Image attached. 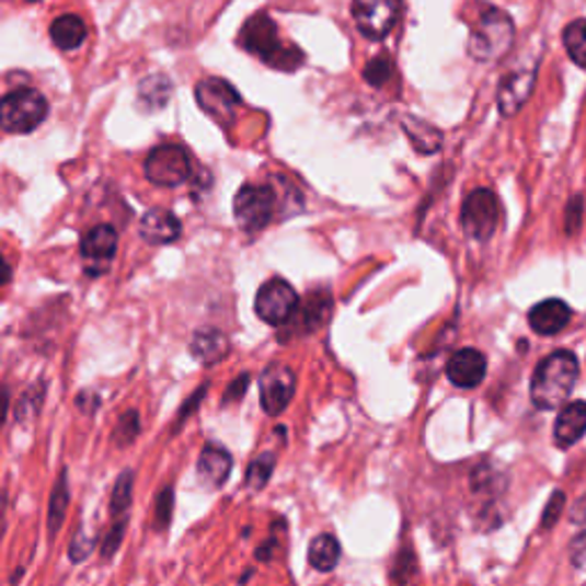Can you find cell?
<instances>
[{
  "instance_id": "cell-1",
  "label": "cell",
  "mask_w": 586,
  "mask_h": 586,
  "mask_svg": "<svg viewBox=\"0 0 586 586\" xmlns=\"http://www.w3.org/2000/svg\"><path fill=\"white\" fill-rule=\"evenodd\" d=\"M579 376L577 358L571 351H556L537 367L531 378V401L541 411L564 405Z\"/></svg>"
},
{
  "instance_id": "cell-2",
  "label": "cell",
  "mask_w": 586,
  "mask_h": 586,
  "mask_svg": "<svg viewBox=\"0 0 586 586\" xmlns=\"http://www.w3.org/2000/svg\"><path fill=\"white\" fill-rule=\"evenodd\" d=\"M239 42L245 50H250V54L260 56L264 62H268L271 67H277V69L291 71V69H298L302 62V54L298 48L285 46L283 42H279L277 25L266 14L252 16L243 25Z\"/></svg>"
},
{
  "instance_id": "cell-3",
  "label": "cell",
  "mask_w": 586,
  "mask_h": 586,
  "mask_svg": "<svg viewBox=\"0 0 586 586\" xmlns=\"http://www.w3.org/2000/svg\"><path fill=\"white\" fill-rule=\"evenodd\" d=\"M516 37L514 21L497 8L483 12L468 39V54L479 62H497L502 60Z\"/></svg>"
},
{
  "instance_id": "cell-4",
  "label": "cell",
  "mask_w": 586,
  "mask_h": 586,
  "mask_svg": "<svg viewBox=\"0 0 586 586\" xmlns=\"http://www.w3.org/2000/svg\"><path fill=\"white\" fill-rule=\"evenodd\" d=\"M48 101L42 92L21 88L5 94L0 104V124L8 134H31L46 119Z\"/></svg>"
},
{
  "instance_id": "cell-5",
  "label": "cell",
  "mask_w": 586,
  "mask_h": 586,
  "mask_svg": "<svg viewBox=\"0 0 586 586\" xmlns=\"http://www.w3.org/2000/svg\"><path fill=\"white\" fill-rule=\"evenodd\" d=\"M145 174L151 184L174 188L191 176V157L180 145H161L151 149L145 161Z\"/></svg>"
},
{
  "instance_id": "cell-6",
  "label": "cell",
  "mask_w": 586,
  "mask_h": 586,
  "mask_svg": "<svg viewBox=\"0 0 586 586\" xmlns=\"http://www.w3.org/2000/svg\"><path fill=\"white\" fill-rule=\"evenodd\" d=\"M463 232L472 241H489L499 225V202L493 191L479 188L468 195L461 211Z\"/></svg>"
},
{
  "instance_id": "cell-7",
  "label": "cell",
  "mask_w": 586,
  "mask_h": 586,
  "mask_svg": "<svg viewBox=\"0 0 586 586\" xmlns=\"http://www.w3.org/2000/svg\"><path fill=\"white\" fill-rule=\"evenodd\" d=\"M403 12V0H353V19L358 31L378 42L386 39Z\"/></svg>"
},
{
  "instance_id": "cell-8",
  "label": "cell",
  "mask_w": 586,
  "mask_h": 586,
  "mask_svg": "<svg viewBox=\"0 0 586 586\" xmlns=\"http://www.w3.org/2000/svg\"><path fill=\"white\" fill-rule=\"evenodd\" d=\"M275 207L277 197L271 186L248 184L234 197V218L243 229L254 232V229H262L273 220Z\"/></svg>"
},
{
  "instance_id": "cell-9",
  "label": "cell",
  "mask_w": 586,
  "mask_h": 586,
  "mask_svg": "<svg viewBox=\"0 0 586 586\" xmlns=\"http://www.w3.org/2000/svg\"><path fill=\"white\" fill-rule=\"evenodd\" d=\"M254 312L268 325H285L298 312V294L285 279H268L254 298Z\"/></svg>"
},
{
  "instance_id": "cell-10",
  "label": "cell",
  "mask_w": 586,
  "mask_h": 586,
  "mask_svg": "<svg viewBox=\"0 0 586 586\" xmlns=\"http://www.w3.org/2000/svg\"><path fill=\"white\" fill-rule=\"evenodd\" d=\"M195 96L199 108L214 117L218 124H227L234 117L237 108L241 106L239 92L220 79H207L199 81L195 88Z\"/></svg>"
},
{
  "instance_id": "cell-11",
  "label": "cell",
  "mask_w": 586,
  "mask_h": 586,
  "mask_svg": "<svg viewBox=\"0 0 586 586\" xmlns=\"http://www.w3.org/2000/svg\"><path fill=\"white\" fill-rule=\"evenodd\" d=\"M262 405L268 415H279L296 392V374L285 365H271L260 380Z\"/></svg>"
},
{
  "instance_id": "cell-12",
  "label": "cell",
  "mask_w": 586,
  "mask_h": 586,
  "mask_svg": "<svg viewBox=\"0 0 586 586\" xmlns=\"http://www.w3.org/2000/svg\"><path fill=\"white\" fill-rule=\"evenodd\" d=\"M115 252H117V232L111 225H96L94 229H90L81 243L83 262L88 266L92 264V268H88L92 277H96L101 271H106L111 266Z\"/></svg>"
},
{
  "instance_id": "cell-13",
  "label": "cell",
  "mask_w": 586,
  "mask_h": 586,
  "mask_svg": "<svg viewBox=\"0 0 586 586\" xmlns=\"http://www.w3.org/2000/svg\"><path fill=\"white\" fill-rule=\"evenodd\" d=\"M447 378L456 388L472 390L481 386V380L486 378V358H483V353L476 348L456 351L447 363Z\"/></svg>"
},
{
  "instance_id": "cell-14",
  "label": "cell",
  "mask_w": 586,
  "mask_h": 586,
  "mask_svg": "<svg viewBox=\"0 0 586 586\" xmlns=\"http://www.w3.org/2000/svg\"><path fill=\"white\" fill-rule=\"evenodd\" d=\"M533 81H537V67L516 69L506 76L499 88V96H497L499 113L504 117L516 115L525 106V101L529 99L533 90Z\"/></svg>"
},
{
  "instance_id": "cell-15",
  "label": "cell",
  "mask_w": 586,
  "mask_h": 586,
  "mask_svg": "<svg viewBox=\"0 0 586 586\" xmlns=\"http://www.w3.org/2000/svg\"><path fill=\"white\" fill-rule=\"evenodd\" d=\"M571 319H573V312H571L568 305L564 300H556V298L533 305L531 312H529L531 330L539 335H545V337L562 333V330L571 323Z\"/></svg>"
},
{
  "instance_id": "cell-16",
  "label": "cell",
  "mask_w": 586,
  "mask_h": 586,
  "mask_svg": "<svg viewBox=\"0 0 586 586\" xmlns=\"http://www.w3.org/2000/svg\"><path fill=\"white\" fill-rule=\"evenodd\" d=\"M182 234V222L168 209H151L140 220V237L151 245L174 243Z\"/></svg>"
},
{
  "instance_id": "cell-17",
  "label": "cell",
  "mask_w": 586,
  "mask_h": 586,
  "mask_svg": "<svg viewBox=\"0 0 586 586\" xmlns=\"http://www.w3.org/2000/svg\"><path fill=\"white\" fill-rule=\"evenodd\" d=\"M586 433V403L573 401L562 407L554 424V440L562 449L573 447Z\"/></svg>"
},
{
  "instance_id": "cell-18",
  "label": "cell",
  "mask_w": 586,
  "mask_h": 586,
  "mask_svg": "<svg viewBox=\"0 0 586 586\" xmlns=\"http://www.w3.org/2000/svg\"><path fill=\"white\" fill-rule=\"evenodd\" d=\"M229 472H232V456H229L225 449L209 445L199 453L197 474L204 483H207V486L211 489L225 486Z\"/></svg>"
},
{
  "instance_id": "cell-19",
  "label": "cell",
  "mask_w": 586,
  "mask_h": 586,
  "mask_svg": "<svg viewBox=\"0 0 586 586\" xmlns=\"http://www.w3.org/2000/svg\"><path fill=\"white\" fill-rule=\"evenodd\" d=\"M229 342L227 337L216 328H204L197 330L193 342H191V353L202 365H216L227 355Z\"/></svg>"
},
{
  "instance_id": "cell-20",
  "label": "cell",
  "mask_w": 586,
  "mask_h": 586,
  "mask_svg": "<svg viewBox=\"0 0 586 586\" xmlns=\"http://www.w3.org/2000/svg\"><path fill=\"white\" fill-rule=\"evenodd\" d=\"M50 39H54V44L60 48V50H73L79 48L85 37H88V28L81 16L76 14H65L60 19H56L54 23H50Z\"/></svg>"
},
{
  "instance_id": "cell-21",
  "label": "cell",
  "mask_w": 586,
  "mask_h": 586,
  "mask_svg": "<svg viewBox=\"0 0 586 586\" xmlns=\"http://www.w3.org/2000/svg\"><path fill=\"white\" fill-rule=\"evenodd\" d=\"M340 556H342V548L340 541L333 537V533H321L317 537L310 545V564L314 571L319 573H330L337 564H340Z\"/></svg>"
},
{
  "instance_id": "cell-22",
  "label": "cell",
  "mask_w": 586,
  "mask_h": 586,
  "mask_svg": "<svg viewBox=\"0 0 586 586\" xmlns=\"http://www.w3.org/2000/svg\"><path fill=\"white\" fill-rule=\"evenodd\" d=\"M401 124H403V131L407 134V138L413 140L415 149L422 151V154H436V151L440 149L443 136H440V131L433 129L430 124L420 122L415 117H403Z\"/></svg>"
},
{
  "instance_id": "cell-23",
  "label": "cell",
  "mask_w": 586,
  "mask_h": 586,
  "mask_svg": "<svg viewBox=\"0 0 586 586\" xmlns=\"http://www.w3.org/2000/svg\"><path fill=\"white\" fill-rule=\"evenodd\" d=\"M170 90H172V85H170V81L165 79V76H149V79H145L140 83L142 106H147L149 111L161 108L163 104H168Z\"/></svg>"
},
{
  "instance_id": "cell-24",
  "label": "cell",
  "mask_w": 586,
  "mask_h": 586,
  "mask_svg": "<svg viewBox=\"0 0 586 586\" xmlns=\"http://www.w3.org/2000/svg\"><path fill=\"white\" fill-rule=\"evenodd\" d=\"M564 46L575 65L586 69V19L571 21L564 31Z\"/></svg>"
},
{
  "instance_id": "cell-25",
  "label": "cell",
  "mask_w": 586,
  "mask_h": 586,
  "mask_svg": "<svg viewBox=\"0 0 586 586\" xmlns=\"http://www.w3.org/2000/svg\"><path fill=\"white\" fill-rule=\"evenodd\" d=\"M67 504H69L67 472H62L58 486L54 489V495H50V506H48V531H50V537H54V533H58V529H60V525L65 520Z\"/></svg>"
},
{
  "instance_id": "cell-26",
  "label": "cell",
  "mask_w": 586,
  "mask_h": 586,
  "mask_svg": "<svg viewBox=\"0 0 586 586\" xmlns=\"http://www.w3.org/2000/svg\"><path fill=\"white\" fill-rule=\"evenodd\" d=\"M273 468H275V453L264 451L260 458H254L248 468V476H245L248 486L252 491H262L273 474Z\"/></svg>"
},
{
  "instance_id": "cell-27",
  "label": "cell",
  "mask_w": 586,
  "mask_h": 586,
  "mask_svg": "<svg viewBox=\"0 0 586 586\" xmlns=\"http://www.w3.org/2000/svg\"><path fill=\"white\" fill-rule=\"evenodd\" d=\"M131 486H134V474L131 472H124L115 483V491H113V497H111V512L117 518H126V512H129Z\"/></svg>"
},
{
  "instance_id": "cell-28",
  "label": "cell",
  "mask_w": 586,
  "mask_h": 586,
  "mask_svg": "<svg viewBox=\"0 0 586 586\" xmlns=\"http://www.w3.org/2000/svg\"><path fill=\"white\" fill-rule=\"evenodd\" d=\"M392 71H394V67H392V60L388 56H376L374 60L367 62L363 76L371 88H383L392 79Z\"/></svg>"
},
{
  "instance_id": "cell-29",
  "label": "cell",
  "mask_w": 586,
  "mask_h": 586,
  "mask_svg": "<svg viewBox=\"0 0 586 586\" xmlns=\"http://www.w3.org/2000/svg\"><path fill=\"white\" fill-rule=\"evenodd\" d=\"M138 430H140V424H138V413H124L119 417V424H117V430H115V440L119 445H126V443H131L136 436H138Z\"/></svg>"
},
{
  "instance_id": "cell-30",
  "label": "cell",
  "mask_w": 586,
  "mask_h": 586,
  "mask_svg": "<svg viewBox=\"0 0 586 586\" xmlns=\"http://www.w3.org/2000/svg\"><path fill=\"white\" fill-rule=\"evenodd\" d=\"M564 502H566L564 493H554V495H552V499H550V504H548V508H545V518H543V527H545V529H550V527L554 525V520H556L559 516H562Z\"/></svg>"
},
{
  "instance_id": "cell-31",
  "label": "cell",
  "mask_w": 586,
  "mask_h": 586,
  "mask_svg": "<svg viewBox=\"0 0 586 586\" xmlns=\"http://www.w3.org/2000/svg\"><path fill=\"white\" fill-rule=\"evenodd\" d=\"M170 512H172V491L165 489L159 495V512H157V527L163 529L170 522Z\"/></svg>"
},
{
  "instance_id": "cell-32",
  "label": "cell",
  "mask_w": 586,
  "mask_h": 586,
  "mask_svg": "<svg viewBox=\"0 0 586 586\" xmlns=\"http://www.w3.org/2000/svg\"><path fill=\"white\" fill-rule=\"evenodd\" d=\"M571 559H573V566H575V568L586 571V533L573 543Z\"/></svg>"
},
{
  "instance_id": "cell-33",
  "label": "cell",
  "mask_w": 586,
  "mask_h": 586,
  "mask_svg": "<svg viewBox=\"0 0 586 586\" xmlns=\"http://www.w3.org/2000/svg\"><path fill=\"white\" fill-rule=\"evenodd\" d=\"M582 197H575V199H571V216H568V232L573 234L575 232V222L579 225V218H582Z\"/></svg>"
},
{
  "instance_id": "cell-34",
  "label": "cell",
  "mask_w": 586,
  "mask_h": 586,
  "mask_svg": "<svg viewBox=\"0 0 586 586\" xmlns=\"http://www.w3.org/2000/svg\"><path fill=\"white\" fill-rule=\"evenodd\" d=\"M248 376L243 374L241 376V380H234V383H232V388H229V392H227V397H225V401H232L234 397H243V392L248 390Z\"/></svg>"
}]
</instances>
